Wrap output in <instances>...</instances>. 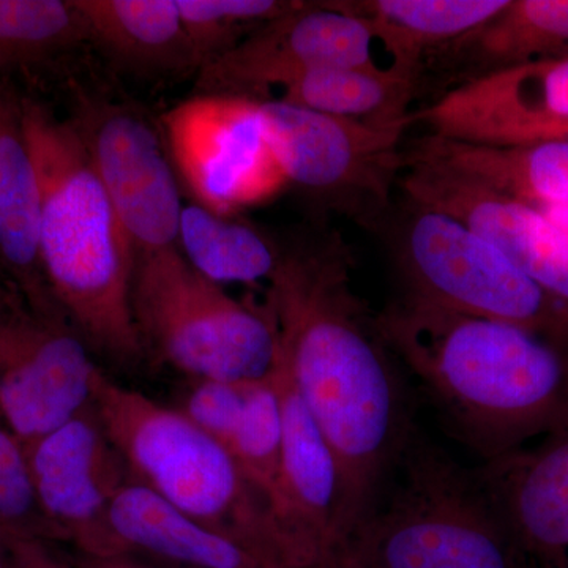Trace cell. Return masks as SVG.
Returning <instances> with one entry per match:
<instances>
[{"label":"cell","mask_w":568,"mask_h":568,"mask_svg":"<svg viewBox=\"0 0 568 568\" xmlns=\"http://www.w3.org/2000/svg\"><path fill=\"white\" fill-rule=\"evenodd\" d=\"M351 265L338 234L302 235L282 245L265 302L278 358L338 463L345 547L405 450L402 392L375 317L354 293Z\"/></svg>","instance_id":"obj_1"},{"label":"cell","mask_w":568,"mask_h":568,"mask_svg":"<svg viewBox=\"0 0 568 568\" xmlns=\"http://www.w3.org/2000/svg\"><path fill=\"white\" fill-rule=\"evenodd\" d=\"M377 334L489 459L568 426V351L518 325L407 294Z\"/></svg>","instance_id":"obj_2"},{"label":"cell","mask_w":568,"mask_h":568,"mask_svg":"<svg viewBox=\"0 0 568 568\" xmlns=\"http://www.w3.org/2000/svg\"><path fill=\"white\" fill-rule=\"evenodd\" d=\"M41 189L40 253L52 295L92 351L140 365L134 325V253L70 119L20 97Z\"/></svg>","instance_id":"obj_3"},{"label":"cell","mask_w":568,"mask_h":568,"mask_svg":"<svg viewBox=\"0 0 568 568\" xmlns=\"http://www.w3.org/2000/svg\"><path fill=\"white\" fill-rule=\"evenodd\" d=\"M92 407L130 477L205 528L233 538L268 568H287L271 508L223 444L100 369Z\"/></svg>","instance_id":"obj_4"},{"label":"cell","mask_w":568,"mask_h":568,"mask_svg":"<svg viewBox=\"0 0 568 568\" xmlns=\"http://www.w3.org/2000/svg\"><path fill=\"white\" fill-rule=\"evenodd\" d=\"M405 463L402 487L357 526L336 568H518L480 473L432 450Z\"/></svg>","instance_id":"obj_5"},{"label":"cell","mask_w":568,"mask_h":568,"mask_svg":"<svg viewBox=\"0 0 568 568\" xmlns=\"http://www.w3.org/2000/svg\"><path fill=\"white\" fill-rule=\"evenodd\" d=\"M132 310L145 357L193 379L250 383L274 373L278 334L268 306L237 301L178 246L136 253Z\"/></svg>","instance_id":"obj_6"},{"label":"cell","mask_w":568,"mask_h":568,"mask_svg":"<svg viewBox=\"0 0 568 568\" xmlns=\"http://www.w3.org/2000/svg\"><path fill=\"white\" fill-rule=\"evenodd\" d=\"M376 233L387 239L407 294L518 325L568 351L566 306L454 216L403 196Z\"/></svg>","instance_id":"obj_7"},{"label":"cell","mask_w":568,"mask_h":568,"mask_svg":"<svg viewBox=\"0 0 568 568\" xmlns=\"http://www.w3.org/2000/svg\"><path fill=\"white\" fill-rule=\"evenodd\" d=\"M265 134L287 185L376 231L394 207L409 125L335 118L260 100Z\"/></svg>","instance_id":"obj_8"},{"label":"cell","mask_w":568,"mask_h":568,"mask_svg":"<svg viewBox=\"0 0 568 568\" xmlns=\"http://www.w3.org/2000/svg\"><path fill=\"white\" fill-rule=\"evenodd\" d=\"M91 353L67 317L36 312L0 282V417L22 447L92 406Z\"/></svg>","instance_id":"obj_9"},{"label":"cell","mask_w":568,"mask_h":568,"mask_svg":"<svg viewBox=\"0 0 568 568\" xmlns=\"http://www.w3.org/2000/svg\"><path fill=\"white\" fill-rule=\"evenodd\" d=\"M70 122L134 253L178 246L182 197L156 126L138 108L81 91Z\"/></svg>","instance_id":"obj_10"},{"label":"cell","mask_w":568,"mask_h":568,"mask_svg":"<svg viewBox=\"0 0 568 568\" xmlns=\"http://www.w3.org/2000/svg\"><path fill=\"white\" fill-rule=\"evenodd\" d=\"M163 129L175 170L209 211L233 216L287 186L260 100L193 95L164 115Z\"/></svg>","instance_id":"obj_11"},{"label":"cell","mask_w":568,"mask_h":568,"mask_svg":"<svg viewBox=\"0 0 568 568\" xmlns=\"http://www.w3.org/2000/svg\"><path fill=\"white\" fill-rule=\"evenodd\" d=\"M372 28L336 2H298L197 71L196 95L257 100L331 67H379Z\"/></svg>","instance_id":"obj_12"},{"label":"cell","mask_w":568,"mask_h":568,"mask_svg":"<svg viewBox=\"0 0 568 568\" xmlns=\"http://www.w3.org/2000/svg\"><path fill=\"white\" fill-rule=\"evenodd\" d=\"M24 452L52 544H69L78 555H122L111 530L110 506L130 474L93 407Z\"/></svg>","instance_id":"obj_13"},{"label":"cell","mask_w":568,"mask_h":568,"mask_svg":"<svg viewBox=\"0 0 568 568\" xmlns=\"http://www.w3.org/2000/svg\"><path fill=\"white\" fill-rule=\"evenodd\" d=\"M403 155L402 196L454 216L568 310L566 227L544 209L497 192L454 168Z\"/></svg>","instance_id":"obj_14"},{"label":"cell","mask_w":568,"mask_h":568,"mask_svg":"<svg viewBox=\"0 0 568 568\" xmlns=\"http://www.w3.org/2000/svg\"><path fill=\"white\" fill-rule=\"evenodd\" d=\"M410 126L467 144H537L568 126V58L545 59L459 82L410 112Z\"/></svg>","instance_id":"obj_15"},{"label":"cell","mask_w":568,"mask_h":568,"mask_svg":"<svg viewBox=\"0 0 568 568\" xmlns=\"http://www.w3.org/2000/svg\"><path fill=\"white\" fill-rule=\"evenodd\" d=\"M480 477L518 568H568V426L532 452L489 459Z\"/></svg>","instance_id":"obj_16"},{"label":"cell","mask_w":568,"mask_h":568,"mask_svg":"<svg viewBox=\"0 0 568 568\" xmlns=\"http://www.w3.org/2000/svg\"><path fill=\"white\" fill-rule=\"evenodd\" d=\"M40 230V179L22 126L20 97L0 84V274L36 312L67 317L44 275Z\"/></svg>","instance_id":"obj_17"},{"label":"cell","mask_w":568,"mask_h":568,"mask_svg":"<svg viewBox=\"0 0 568 568\" xmlns=\"http://www.w3.org/2000/svg\"><path fill=\"white\" fill-rule=\"evenodd\" d=\"M110 526L122 555L166 568H268L233 538L205 528L132 477L110 506Z\"/></svg>","instance_id":"obj_18"},{"label":"cell","mask_w":568,"mask_h":568,"mask_svg":"<svg viewBox=\"0 0 568 568\" xmlns=\"http://www.w3.org/2000/svg\"><path fill=\"white\" fill-rule=\"evenodd\" d=\"M562 58H568V0H508L493 20L432 52L424 67L435 62L459 84L523 63Z\"/></svg>","instance_id":"obj_19"},{"label":"cell","mask_w":568,"mask_h":568,"mask_svg":"<svg viewBox=\"0 0 568 568\" xmlns=\"http://www.w3.org/2000/svg\"><path fill=\"white\" fill-rule=\"evenodd\" d=\"M89 43L136 74L200 70L178 0H74Z\"/></svg>","instance_id":"obj_20"},{"label":"cell","mask_w":568,"mask_h":568,"mask_svg":"<svg viewBox=\"0 0 568 568\" xmlns=\"http://www.w3.org/2000/svg\"><path fill=\"white\" fill-rule=\"evenodd\" d=\"M417 159L446 164L538 209L568 211V144L491 148L424 134L406 145Z\"/></svg>","instance_id":"obj_21"},{"label":"cell","mask_w":568,"mask_h":568,"mask_svg":"<svg viewBox=\"0 0 568 568\" xmlns=\"http://www.w3.org/2000/svg\"><path fill=\"white\" fill-rule=\"evenodd\" d=\"M372 28L388 65L422 78L432 52L454 43L506 9L508 0H355L336 2Z\"/></svg>","instance_id":"obj_22"},{"label":"cell","mask_w":568,"mask_h":568,"mask_svg":"<svg viewBox=\"0 0 568 568\" xmlns=\"http://www.w3.org/2000/svg\"><path fill=\"white\" fill-rule=\"evenodd\" d=\"M422 78L394 67H331L287 82L282 102L335 118L410 126V104Z\"/></svg>","instance_id":"obj_23"},{"label":"cell","mask_w":568,"mask_h":568,"mask_svg":"<svg viewBox=\"0 0 568 568\" xmlns=\"http://www.w3.org/2000/svg\"><path fill=\"white\" fill-rule=\"evenodd\" d=\"M178 248L200 274L222 286L268 283L282 254V245L263 231L201 204L183 205Z\"/></svg>","instance_id":"obj_24"},{"label":"cell","mask_w":568,"mask_h":568,"mask_svg":"<svg viewBox=\"0 0 568 568\" xmlns=\"http://www.w3.org/2000/svg\"><path fill=\"white\" fill-rule=\"evenodd\" d=\"M82 43L74 0H0V74L40 69Z\"/></svg>","instance_id":"obj_25"},{"label":"cell","mask_w":568,"mask_h":568,"mask_svg":"<svg viewBox=\"0 0 568 568\" xmlns=\"http://www.w3.org/2000/svg\"><path fill=\"white\" fill-rule=\"evenodd\" d=\"M282 406L272 373L250 383L241 416L226 443L242 473L264 497L272 517L282 474Z\"/></svg>","instance_id":"obj_26"},{"label":"cell","mask_w":568,"mask_h":568,"mask_svg":"<svg viewBox=\"0 0 568 568\" xmlns=\"http://www.w3.org/2000/svg\"><path fill=\"white\" fill-rule=\"evenodd\" d=\"M297 3L290 0H178L183 28L200 70Z\"/></svg>","instance_id":"obj_27"},{"label":"cell","mask_w":568,"mask_h":568,"mask_svg":"<svg viewBox=\"0 0 568 568\" xmlns=\"http://www.w3.org/2000/svg\"><path fill=\"white\" fill-rule=\"evenodd\" d=\"M0 526L51 540L29 476L24 447L0 417Z\"/></svg>","instance_id":"obj_28"},{"label":"cell","mask_w":568,"mask_h":568,"mask_svg":"<svg viewBox=\"0 0 568 568\" xmlns=\"http://www.w3.org/2000/svg\"><path fill=\"white\" fill-rule=\"evenodd\" d=\"M253 383V381H250ZM250 383L239 381L194 379L183 396L181 413L226 447L244 407Z\"/></svg>","instance_id":"obj_29"},{"label":"cell","mask_w":568,"mask_h":568,"mask_svg":"<svg viewBox=\"0 0 568 568\" xmlns=\"http://www.w3.org/2000/svg\"><path fill=\"white\" fill-rule=\"evenodd\" d=\"M0 534L13 556L17 568H77L69 555L59 551L52 541L0 526Z\"/></svg>","instance_id":"obj_30"},{"label":"cell","mask_w":568,"mask_h":568,"mask_svg":"<svg viewBox=\"0 0 568 568\" xmlns=\"http://www.w3.org/2000/svg\"><path fill=\"white\" fill-rule=\"evenodd\" d=\"M69 558L77 568H162L132 555L85 556L69 552Z\"/></svg>","instance_id":"obj_31"},{"label":"cell","mask_w":568,"mask_h":568,"mask_svg":"<svg viewBox=\"0 0 568 568\" xmlns=\"http://www.w3.org/2000/svg\"><path fill=\"white\" fill-rule=\"evenodd\" d=\"M0 568H17V564H14L13 556H11L2 534H0Z\"/></svg>","instance_id":"obj_32"},{"label":"cell","mask_w":568,"mask_h":568,"mask_svg":"<svg viewBox=\"0 0 568 568\" xmlns=\"http://www.w3.org/2000/svg\"><path fill=\"white\" fill-rule=\"evenodd\" d=\"M540 142H567L568 144V126L548 133ZM540 142H537V144H540Z\"/></svg>","instance_id":"obj_33"},{"label":"cell","mask_w":568,"mask_h":568,"mask_svg":"<svg viewBox=\"0 0 568 568\" xmlns=\"http://www.w3.org/2000/svg\"><path fill=\"white\" fill-rule=\"evenodd\" d=\"M2 280H3V278H2V274H0V282H2ZM3 282H6V280H3Z\"/></svg>","instance_id":"obj_34"},{"label":"cell","mask_w":568,"mask_h":568,"mask_svg":"<svg viewBox=\"0 0 568 568\" xmlns=\"http://www.w3.org/2000/svg\"><path fill=\"white\" fill-rule=\"evenodd\" d=\"M155 566H156V564H155ZM162 568H166V567H162Z\"/></svg>","instance_id":"obj_35"},{"label":"cell","mask_w":568,"mask_h":568,"mask_svg":"<svg viewBox=\"0 0 568 568\" xmlns=\"http://www.w3.org/2000/svg\"><path fill=\"white\" fill-rule=\"evenodd\" d=\"M332 568H336V567H332Z\"/></svg>","instance_id":"obj_36"}]
</instances>
